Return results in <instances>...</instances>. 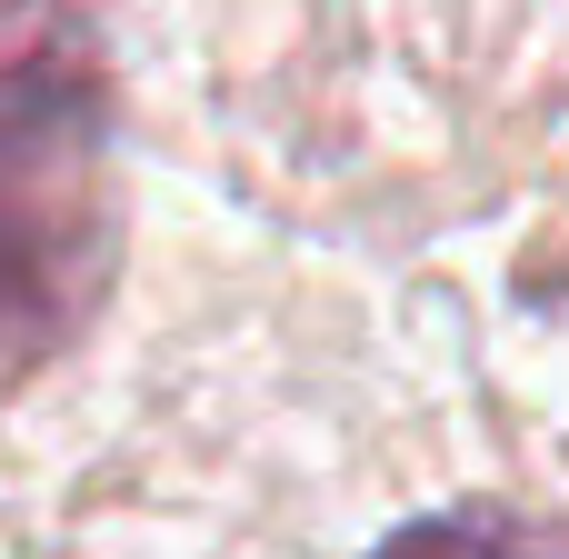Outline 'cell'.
<instances>
[{"instance_id": "1", "label": "cell", "mask_w": 569, "mask_h": 559, "mask_svg": "<svg viewBox=\"0 0 569 559\" xmlns=\"http://www.w3.org/2000/svg\"><path fill=\"white\" fill-rule=\"evenodd\" d=\"M120 100L90 40L40 30L0 60V390L50 370L110 300L120 200H110Z\"/></svg>"}, {"instance_id": "2", "label": "cell", "mask_w": 569, "mask_h": 559, "mask_svg": "<svg viewBox=\"0 0 569 559\" xmlns=\"http://www.w3.org/2000/svg\"><path fill=\"white\" fill-rule=\"evenodd\" d=\"M370 559H550V550H530V540H520V530H500V520L440 510V520H410V530H390Z\"/></svg>"}]
</instances>
